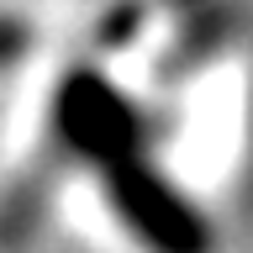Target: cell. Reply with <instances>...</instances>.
<instances>
[{
	"mask_svg": "<svg viewBox=\"0 0 253 253\" xmlns=\"http://www.w3.org/2000/svg\"><path fill=\"white\" fill-rule=\"evenodd\" d=\"M53 132L74 158L95 169H106L126 153H142V111L100 69L63 74L58 95H53Z\"/></svg>",
	"mask_w": 253,
	"mask_h": 253,
	"instance_id": "obj_2",
	"label": "cell"
},
{
	"mask_svg": "<svg viewBox=\"0 0 253 253\" xmlns=\"http://www.w3.org/2000/svg\"><path fill=\"white\" fill-rule=\"evenodd\" d=\"M100 179H106V201L116 211V221L148 253H216V232L201 216V206L169 174H158L142 153L106 164Z\"/></svg>",
	"mask_w": 253,
	"mask_h": 253,
	"instance_id": "obj_1",
	"label": "cell"
},
{
	"mask_svg": "<svg viewBox=\"0 0 253 253\" xmlns=\"http://www.w3.org/2000/svg\"><path fill=\"white\" fill-rule=\"evenodd\" d=\"M27 47H32L27 21H16V16H0V69H5V63H16Z\"/></svg>",
	"mask_w": 253,
	"mask_h": 253,
	"instance_id": "obj_3",
	"label": "cell"
}]
</instances>
